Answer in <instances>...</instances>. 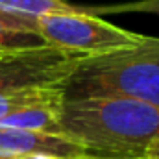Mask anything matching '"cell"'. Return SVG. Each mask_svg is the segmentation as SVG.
Listing matches in <instances>:
<instances>
[{"mask_svg":"<svg viewBox=\"0 0 159 159\" xmlns=\"http://www.w3.org/2000/svg\"><path fill=\"white\" fill-rule=\"evenodd\" d=\"M156 13L159 15V0H133V2H126V4H115V6H96L91 7L93 15L98 13Z\"/></svg>","mask_w":159,"mask_h":159,"instance_id":"cell-9","label":"cell"},{"mask_svg":"<svg viewBox=\"0 0 159 159\" xmlns=\"http://www.w3.org/2000/svg\"><path fill=\"white\" fill-rule=\"evenodd\" d=\"M89 159H104V157H89ZM124 159H148V157L143 156V157H124Z\"/></svg>","mask_w":159,"mask_h":159,"instance_id":"cell-12","label":"cell"},{"mask_svg":"<svg viewBox=\"0 0 159 159\" xmlns=\"http://www.w3.org/2000/svg\"><path fill=\"white\" fill-rule=\"evenodd\" d=\"M11 159H61L54 156H44V154H35V156H22V157H11Z\"/></svg>","mask_w":159,"mask_h":159,"instance_id":"cell-11","label":"cell"},{"mask_svg":"<svg viewBox=\"0 0 159 159\" xmlns=\"http://www.w3.org/2000/svg\"><path fill=\"white\" fill-rule=\"evenodd\" d=\"M44 46L35 32V19H19L0 11V52H22Z\"/></svg>","mask_w":159,"mask_h":159,"instance_id":"cell-7","label":"cell"},{"mask_svg":"<svg viewBox=\"0 0 159 159\" xmlns=\"http://www.w3.org/2000/svg\"><path fill=\"white\" fill-rule=\"evenodd\" d=\"M57 122L89 157H143L159 135V107L120 96L65 98Z\"/></svg>","mask_w":159,"mask_h":159,"instance_id":"cell-1","label":"cell"},{"mask_svg":"<svg viewBox=\"0 0 159 159\" xmlns=\"http://www.w3.org/2000/svg\"><path fill=\"white\" fill-rule=\"evenodd\" d=\"M35 32L44 44L96 56L129 48L144 39L143 34L119 28L91 13H54L35 19Z\"/></svg>","mask_w":159,"mask_h":159,"instance_id":"cell-3","label":"cell"},{"mask_svg":"<svg viewBox=\"0 0 159 159\" xmlns=\"http://www.w3.org/2000/svg\"><path fill=\"white\" fill-rule=\"evenodd\" d=\"M35 154L61 159H89L87 152L78 143L65 135L32 129H0V159Z\"/></svg>","mask_w":159,"mask_h":159,"instance_id":"cell-5","label":"cell"},{"mask_svg":"<svg viewBox=\"0 0 159 159\" xmlns=\"http://www.w3.org/2000/svg\"><path fill=\"white\" fill-rule=\"evenodd\" d=\"M0 11L19 19H37L54 13H91V7L74 6L67 0H0Z\"/></svg>","mask_w":159,"mask_h":159,"instance_id":"cell-8","label":"cell"},{"mask_svg":"<svg viewBox=\"0 0 159 159\" xmlns=\"http://www.w3.org/2000/svg\"><path fill=\"white\" fill-rule=\"evenodd\" d=\"M83 54L54 46L11 52L0 57V91L63 85L74 72Z\"/></svg>","mask_w":159,"mask_h":159,"instance_id":"cell-4","label":"cell"},{"mask_svg":"<svg viewBox=\"0 0 159 159\" xmlns=\"http://www.w3.org/2000/svg\"><path fill=\"white\" fill-rule=\"evenodd\" d=\"M144 157L148 159H159V135L148 144V148H146V154H144Z\"/></svg>","mask_w":159,"mask_h":159,"instance_id":"cell-10","label":"cell"},{"mask_svg":"<svg viewBox=\"0 0 159 159\" xmlns=\"http://www.w3.org/2000/svg\"><path fill=\"white\" fill-rule=\"evenodd\" d=\"M2 56H6V52H0V57H2Z\"/></svg>","mask_w":159,"mask_h":159,"instance_id":"cell-13","label":"cell"},{"mask_svg":"<svg viewBox=\"0 0 159 159\" xmlns=\"http://www.w3.org/2000/svg\"><path fill=\"white\" fill-rule=\"evenodd\" d=\"M65 98L120 96L159 107V37L129 48L83 56L63 83Z\"/></svg>","mask_w":159,"mask_h":159,"instance_id":"cell-2","label":"cell"},{"mask_svg":"<svg viewBox=\"0 0 159 159\" xmlns=\"http://www.w3.org/2000/svg\"><path fill=\"white\" fill-rule=\"evenodd\" d=\"M65 100L63 85H44V87H24L0 91V129L4 120L11 115L41 106H57Z\"/></svg>","mask_w":159,"mask_h":159,"instance_id":"cell-6","label":"cell"}]
</instances>
